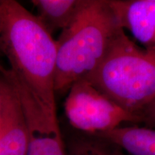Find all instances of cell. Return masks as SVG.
I'll use <instances>...</instances> for the list:
<instances>
[{
    "label": "cell",
    "mask_w": 155,
    "mask_h": 155,
    "mask_svg": "<svg viewBox=\"0 0 155 155\" xmlns=\"http://www.w3.org/2000/svg\"><path fill=\"white\" fill-rule=\"evenodd\" d=\"M85 134L72 141L66 155H129L99 136Z\"/></svg>",
    "instance_id": "cell-10"
},
{
    "label": "cell",
    "mask_w": 155,
    "mask_h": 155,
    "mask_svg": "<svg viewBox=\"0 0 155 155\" xmlns=\"http://www.w3.org/2000/svg\"><path fill=\"white\" fill-rule=\"evenodd\" d=\"M122 31L110 0H83L74 18L55 40V94L68 92L75 82L92 73Z\"/></svg>",
    "instance_id": "cell-2"
},
{
    "label": "cell",
    "mask_w": 155,
    "mask_h": 155,
    "mask_svg": "<svg viewBox=\"0 0 155 155\" xmlns=\"http://www.w3.org/2000/svg\"><path fill=\"white\" fill-rule=\"evenodd\" d=\"M0 155H27L28 133L16 91L3 78L0 80Z\"/></svg>",
    "instance_id": "cell-6"
},
{
    "label": "cell",
    "mask_w": 155,
    "mask_h": 155,
    "mask_svg": "<svg viewBox=\"0 0 155 155\" xmlns=\"http://www.w3.org/2000/svg\"><path fill=\"white\" fill-rule=\"evenodd\" d=\"M24 113L28 133L27 155H66L58 116L47 113L30 93L10 79Z\"/></svg>",
    "instance_id": "cell-5"
},
{
    "label": "cell",
    "mask_w": 155,
    "mask_h": 155,
    "mask_svg": "<svg viewBox=\"0 0 155 155\" xmlns=\"http://www.w3.org/2000/svg\"><path fill=\"white\" fill-rule=\"evenodd\" d=\"M2 12H1V0H0V36L2 33Z\"/></svg>",
    "instance_id": "cell-12"
},
{
    "label": "cell",
    "mask_w": 155,
    "mask_h": 155,
    "mask_svg": "<svg viewBox=\"0 0 155 155\" xmlns=\"http://www.w3.org/2000/svg\"><path fill=\"white\" fill-rule=\"evenodd\" d=\"M124 30L155 53V0H110Z\"/></svg>",
    "instance_id": "cell-7"
},
{
    "label": "cell",
    "mask_w": 155,
    "mask_h": 155,
    "mask_svg": "<svg viewBox=\"0 0 155 155\" xmlns=\"http://www.w3.org/2000/svg\"><path fill=\"white\" fill-rule=\"evenodd\" d=\"M97 136L129 155H155V129L140 125L123 126Z\"/></svg>",
    "instance_id": "cell-8"
},
{
    "label": "cell",
    "mask_w": 155,
    "mask_h": 155,
    "mask_svg": "<svg viewBox=\"0 0 155 155\" xmlns=\"http://www.w3.org/2000/svg\"><path fill=\"white\" fill-rule=\"evenodd\" d=\"M1 108H2V100H1V95H0V114H1Z\"/></svg>",
    "instance_id": "cell-13"
},
{
    "label": "cell",
    "mask_w": 155,
    "mask_h": 155,
    "mask_svg": "<svg viewBox=\"0 0 155 155\" xmlns=\"http://www.w3.org/2000/svg\"><path fill=\"white\" fill-rule=\"evenodd\" d=\"M0 49L11 69L0 65L3 77L26 89L43 109L57 116L54 88L56 41L36 15L15 0H1Z\"/></svg>",
    "instance_id": "cell-1"
},
{
    "label": "cell",
    "mask_w": 155,
    "mask_h": 155,
    "mask_svg": "<svg viewBox=\"0 0 155 155\" xmlns=\"http://www.w3.org/2000/svg\"><path fill=\"white\" fill-rule=\"evenodd\" d=\"M84 79L137 116L155 98V53L139 48L124 30L101 63Z\"/></svg>",
    "instance_id": "cell-3"
},
{
    "label": "cell",
    "mask_w": 155,
    "mask_h": 155,
    "mask_svg": "<svg viewBox=\"0 0 155 155\" xmlns=\"http://www.w3.org/2000/svg\"><path fill=\"white\" fill-rule=\"evenodd\" d=\"M83 0H32L36 15L50 34L66 28L78 11Z\"/></svg>",
    "instance_id": "cell-9"
},
{
    "label": "cell",
    "mask_w": 155,
    "mask_h": 155,
    "mask_svg": "<svg viewBox=\"0 0 155 155\" xmlns=\"http://www.w3.org/2000/svg\"><path fill=\"white\" fill-rule=\"evenodd\" d=\"M139 125L155 129V98L137 114Z\"/></svg>",
    "instance_id": "cell-11"
},
{
    "label": "cell",
    "mask_w": 155,
    "mask_h": 155,
    "mask_svg": "<svg viewBox=\"0 0 155 155\" xmlns=\"http://www.w3.org/2000/svg\"><path fill=\"white\" fill-rule=\"evenodd\" d=\"M65 99V115L73 128L86 134L98 135L123 127L139 125L137 116L125 111L86 79L71 86Z\"/></svg>",
    "instance_id": "cell-4"
}]
</instances>
